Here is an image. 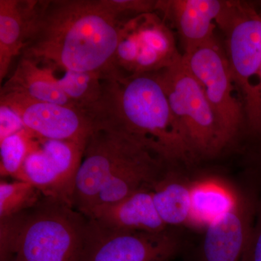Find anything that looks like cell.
<instances>
[{"instance_id":"ac0fdd59","label":"cell","mask_w":261,"mask_h":261,"mask_svg":"<svg viewBox=\"0 0 261 261\" xmlns=\"http://www.w3.org/2000/svg\"><path fill=\"white\" fill-rule=\"evenodd\" d=\"M152 192L156 210L168 228L189 226L191 210L190 183L177 179L168 171Z\"/></svg>"},{"instance_id":"603a6c76","label":"cell","mask_w":261,"mask_h":261,"mask_svg":"<svg viewBox=\"0 0 261 261\" xmlns=\"http://www.w3.org/2000/svg\"><path fill=\"white\" fill-rule=\"evenodd\" d=\"M20 117L12 108L0 104V140L25 129Z\"/></svg>"},{"instance_id":"5bb4252c","label":"cell","mask_w":261,"mask_h":261,"mask_svg":"<svg viewBox=\"0 0 261 261\" xmlns=\"http://www.w3.org/2000/svg\"><path fill=\"white\" fill-rule=\"evenodd\" d=\"M87 218L108 227L159 233L168 229L154 205L152 190H142L119 202L101 206Z\"/></svg>"},{"instance_id":"e0dca14e","label":"cell","mask_w":261,"mask_h":261,"mask_svg":"<svg viewBox=\"0 0 261 261\" xmlns=\"http://www.w3.org/2000/svg\"><path fill=\"white\" fill-rule=\"evenodd\" d=\"M1 89L20 92L43 102L79 108L58 87L50 67L27 56L20 57L15 71Z\"/></svg>"},{"instance_id":"d6986e66","label":"cell","mask_w":261,"mask_h":261,"mask_svg":"<svg viewBox=\"0 0 261 261\" xmlns=\"http://www.w3.org/2000/svg\"><path fill=\"white\" fill-rule=\"evenodd\" d=\"M61 70L64 72L61 77L53 73L57 84L77 107L87 110L97 102L102 91V73Z\"/></svg>"},{"instance_id":"5b68a950","label":"cell","mask_w":261,"mask_h":261,"mask_svg":"<svg viewBox=\"0 0 261 261\" xmlns=\"http://www.w3.org/2000/svg\"><path fill=\"white\" fill-rule=\"evenodd\" d=\"M173 115L197 161L219 154L229 144L203 89L181 61L157 72Z\"/></svg>"},{"instance_id":"44dd1931","label":"cell","mask_w":261,"mask_h":261,"mask_svg":"<svg viewBox=\"0 0 261 261\" xmlns=\"http://www.w3.org/2000/svg\"><path fill=\"white\" fill-rule=\"evenodd\" d=\"M42 193L28 182H0V220L20 214L35 205Z\"/></svg>"},{"instance_id":"4fadbf2b","label":"cell","mask_w":261,"mask_h":261,"mask_svg":"<svg viewBox=\"0 0 261 261\" xmlns=\"http://www.w3.org/2000/svg\"><path fill=\"white\" fill-rule=\"evenodd\" d=\"M138 47L135 74L154 73L181 61L176 39L166 21L156 12L130 18Z\"/></svg>"},{"instance_id":"9c48e42d","label":"cell","mask_w":261,"mask_h":261,"mask_svg":"<svg viewBox=\"0 0 261 261\" xmlns=\"http://www.w3.org/2000/svg\"><path fill=\"white\" fill-rule=\"evenodd\" d=\"M142 144L122 132L94 128L86 144L75 178L73 207L87 216L113 173Z\"/></svg>"},{"instance_id":"2e32d148","label":"cell","mask_w":261,"mask_h":261,"mask_svg":"<svg viewBox=\"0 0 261 261\" xmlns=\"http://www.w3.org/2000/svg\"><path fill=\"white\" fill-rule=\"evenodd\" d=\"M37 1L0 0V82L15 57L21 55Z\"/></svg>"},{"instance_id":"6da1fadb","label":"cell","mask_w":261,"mask_h":261,"mask_svg":"<svg viewBox=\"0 0 261 261\" xmlns=\"http://www.w3.org/2000/svg\"><path fill=\"white\" fill-rule=\"evenodd\" d=\"M123 20L107 0L37 1L20 56L56 69H112Z\"/></svg>"},{"instance_id":"8992f818","label":"cell","mask_w":261,"mask_h":261,"mask_svg":"<svg viewBox=\"0 0 261 261\" xmlns=\"http://www.w3.org/2000/svg\"><path fill=\"white\" fill-rule=\"evenodd\" d=\"M187 69L203 89L228 142L245 121L243 99L235 84L225 49L216 37L184 53Z\"/></svg>"},{"instance_id":"7c38bea8","label":"cell","mask_w":261,"mask_h":261,"mask_svg":"<svg viewBox=\"0 0 261 261\" xmlns=\"http://www.w3.org/2000/svg\"><path fill=\"white\" fill-rule=\"evenodd\" d=\"M224 5L221 0H158L155 12L176 29L187 53L215 37Z\"/></svg>"},{"instance_id":"d4e9b609","label":"cell","mask_w":261,"mask_h":261,"mask_svg":"<svg viewBox=\"0 0 261 261\" xmlns=\"http://www.w3.org/2000/svg\"><path fill=\"white\" fill-rule=\"evenodd\" d=\"M260 88H261V69H260Z\"/></svg>"},{"instance_id":"7402d4cb","label":"cell","mask_w":261,"mask_h":261,"mask_svg":"<svg viewBox=\"0 0 261 261\" xmlns=\"http://www.w3.org/2000/svg\"><path fill=\"white\" fill-rule=\"evenodd\" d=\"M108 4L122 20L125 15L144 14L155 12L156 1L153 0H107Z\"/></svg>"},{"instance_id":"ba28073f","label":"cell","mask_w":261,"mask_h":261,"mask_svg":"<svg viewBox=\"0 0 261 261\" xmlns=\"http://www.w3.org/2000/svg\"><path fill=\"white\" fill-rule=\"evenodd\" d=\"M86 144L36 136L15 180L28 182L43 196L58 199L73 207L75 178Z\"/></svg>"},{"instance_id":"3957f363","label":"cell","mask_w":261,"mask_h":261,"mask_svg":"<svg viewBox=\"0 0 261 261\" xmlns=\"http://www.w3.org/2000/svg\"><path fill=\"white\" fill-rule=\"evenodd\" d=\"M88 219L58 199L42 196L0 220L1 261H78Z\"/></svg>"},{"instance_id":"52a82bcc","label":"cell","mask_w":261,"mask_h":261,"mask_svg":"<svg viewBox=\"0 0 261 261\" xmlns=\"http://www.w3.org/2000/svg\"><path fill=\"white\" fill-rule=\"evenodd\" d=\"M179 247L168 228L159 233L130 231L88 219L78 261H168Z\"/></svg>"},{"instance_id":"8fae6325","label":"cell","mask_w":261,"mask_h":261,"mask_svg":"<svg viewBox=\"0 0 261 261\" xmlns=\"http://www.w3.org/2000/svg\"><path fill=\"white\" fill-rule=\"evenodd\" d=\"M254 208L241 195L227 214L209 225L200 249V261H241L253 228Z\"/></svg>"},{"instance_id":"cb8c5ba5","label":"cell","mask_w":261,"mask_h":261,"mask_svg":"<svg viewBox=\"0 0 261 261\" xmlns=\"http://www.w3.org/2000/svg\"><path fill=\"white\" fill-rule=\"evenodd\" d=\"M241 261H261V210Z\"/></svg>"},{"instance_id":"ffe728a7","label":"cell","mask_w":261,"mask_h":261,"mask_svg":"<svg viewBox=\"0 0 261 261\" xmlns=\"http://www.w3.org/2000/svg\"><path fill=\"white\" fill-rule=\"evenodd\" d=\"M34 135L25 128L0 140L1 177L17 178L34 144Z\"/></svg>"},{"instance_id":"30bf717a","label":"cell","mask_w":261,"mask_h":261,"mask_svg":"<svg viewBox=\"0 0 261 261\" xmlns=\"http://www.w3.org/2000/svg\"><path fill=\"white\" fill-rule=\"evenodd\" d=\"M0 104L15 111L37 137L87 143L94 130L86 110L43 102L14 91L0 92Z\"/></svg>"},{"instance_id":"9a60e30c","label":"cell","mask_w":261,"mask_h":261,"mask_svg":"<svg viewBox=\"0 0 261 261\" xmlns=\"http://www.w3.org/2000/svg\"><path fill=\"white\" fill-rule=\"evenodd\" d=\"M242 194L219 178H200L190 183L191 210L189 226L205 228L238 204Z\"/></svg>"},{"instance_id":"7a4b0ae2","label":"cell","mask_w":261,"mask_h":261,"mask_svg":"<svg viewBox=\"0 0 261 261\" xmlns=\"http://www.w3.org/2000/svg\"><path fill=\"white\" fill-rule=\"evenodd\" d=\"M97 102L86 111L94 128L122 132L155 151L168 166L197 161L173 115L157 72L103 73Z\"/></svg>"},{"instance_id":"277c9868","label":"cell","mask_w":261,"mask_h":261,"mask_svg":"<svg viewBox=\"0 0 261 261\" xmlns=\"http://www.w3.org/2000/svg\"><path fill=\"white\" fill-rule=\"evenodd\" d=\"M216 23L224 35L225 53L247 126L261 135V15L244 2L225 1Z\"/></svg>"}]
</instances>
